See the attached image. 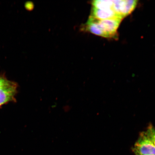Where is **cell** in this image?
I'll use <instances>...</instances> for the list:
<instances>
[{
    "instance_id": "cell-1",
    "label": "cell",
    "mask_w": 155,
    "mask_h": 155,
    "mask_svg": "<svg viewBox=\"0 0 155 155\" xmlns=\"http://www.w3.org/2000/svg\"><path fill=\"white\" fill-rule=\"evenodd\" d=\"M89 19L96 23L102 32L103 37L106 38L116 37L117 35L118 28L123 19L115 18L98 20L91 17H90Z\"/></svg>"
},
{
    "instance_id": "cell-2",
    "label": "cell",
    "mask_w": 155,
    "mask_h": 155,
    "mask_svg": "<svg viewBox=\"0 0 155 155\" xmlns=\"http://www.w3.org/2000/svg\"><path fill=\"white\" fill-rule=\"evenodd\" d=\"M133 150L136 155H155V146L145 131L140 133Z\"/></svg>"
},
{
    "instance_id": "cell-3",
    "label": "cell",
    "mask_w": 155,
    "mask_h": 155,
    "mask_svg": "<svg viewBox=\"0 0 155 155\" xmlns=\"http://www.w3.org/2000/svg\"><path fill=\"white\" fill-rule=\"evenodd\" d=\"M137 1L117 0L114 1L113 10L123 18L130 14L136 7Z\"/></svg>"
},
{
    "instance_id": "cell-4",
    "label": "cell",
    "mask_w": 155,
    "mask_h": 155,
    "mask_svg": "<svg viewBox=\"0 0 155 155\" xmlns=\"http://www.w3.org/2000/svg\"><path fill=\"white\" fill-rule=\"evenodd\" d=\"M17 88V83L11 81L8 84L0 87V106L15 101Z\"/></svg>"
},
{
    "instance_id": "cell-5",
    "label": "cell",
    "mask_w": 155,
    "mask_h": 155,
    "mask_svg": "<svg viewBox=\"0 0 155 155\" xmlns=\"http://www.w3.org/2000/svg\"><path fill=\"white\" fill-rule=\"evenodd\" d=\"M90 17L98 20H104V19L115 18L123 19L117 15L113 10H103L97 9L93 7L91 14Z\"/></svg>"
},
{
    "instance_id": "cell-6",
    "label": "cell",
    "mask_w": 155,
    "mask_h": 155,
    "mask_svg": "<svg viewBox=\"0 0 155 155\" xmlns=\"http://www.w3.org/2000/svg\"><path fill=\"white\" fill-rule=\"evenodd\" d=\"M93 7L103 10H113L114 1L110 0H97L92 2Z\"/></svg>"
},
{
    "instance_id": "cell-7",
    "label": "cell",
    "mask_w": 155,
    "mask_h": 155,
    "mask_svg": "<svg viewBox=\"0 0 155 155\" xmlns=\"http://www.w3.org/2000/svg\"><path fill=\"white\" fill-rule=\"evenodd\" d=\"M145 132L155 146V127L150 124L147 128V130Z\"/></svg>"
},
{
    "instance_id": "cell-8",
    "label": "cell",
    "mask_w": 155,
    "mask_h": 155,
    "mask_svg": "<svg viewBox=\"0 0 155 155\" xmlns=\"http://www.w3.org/2000/svg\"><path fill=\"white\" fill-rule=\"evenodd\" d=\"M11 81L8 80L5 77L3 76H0V87L5 86L8 84Z\"/></svg>"
}]
</instances>
